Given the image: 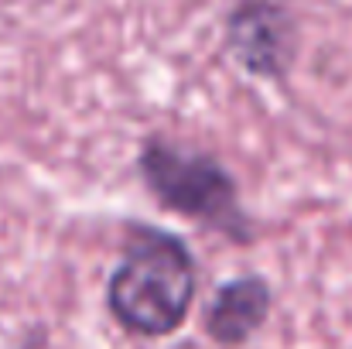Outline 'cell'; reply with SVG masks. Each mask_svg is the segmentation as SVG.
<instances>
[{
    "label": "cell",
    "instance_id": "1",
    "mask_svg": "<svg viewBox=\"0 0 352 349\" xmlns=\"http://www.w3.org/2000/svg\"><path fill=\"white\" fill-rule=\"evenodd\" d=\"M107 298L123 329L137 336L175 332L195 298V260L188 246L161 230L133 236L110 277Z\"/></svg>",
    "mask_w": 352,
    "mask_h": 349
},
{
    "label": "cell",
    "instance_id": "2",
    "mask_svg": "<svg viewBox=\"0 0 352 349\" xmlns=\"http://www.w3.org/2000/svg\"><path fill=\"white\" fill-rule=\"evenodd\" d=\"M140 171L154 189V195L171 209L199 216L219 230L243 233L233 182L223 171V165H216L212 158L182 151L164 140H151L140 154Z\"/></svg>",
    "mask_w": 352,
    "mask_h": 349
},
{
    "label": "cell",
    "instance_id": "3",
    "mask_svg": "<svg viewBox=\"0 0 352 349\" xmlns=\"http://www.w3.org/2000/svg\"><path fill=\"white\" fill-rule=\"evenodd\" d=\"M287 17L274 3H243L233 14L230 41L243 65L256 72H277L287 59Z\"/></svg>",
    "mask_w": 352,
    "mask_h": 349
},
{
    "label": "cell",
    "instance_id": "4",
    "mask_svg": "<svg viewBox=\"0 0 352 349\" xmlns=\"http://www.w3.org/2000/svg\"><path fill=\"white\" fill-rule=\"evenodd\" d=\"M270 308V288L260 277H236L216 291V302L209 308V336L216 343L236 346L256 326L267 319Z\"/></svg>",
    "mask_w": 352,
    "mask_h": 349
}]
</instances>
